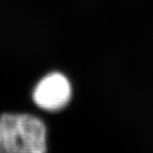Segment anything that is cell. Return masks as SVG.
Listing matches in <instances>:
<instances>
[{"mask_svg": "<svg viewBox=\"0 0 153 153\" xmlns=\"http://www.w3.org/2000/svg\"><path fill=\"white\" fill-rule=\"evenodd\" d=\"M45 122L30 114L5 113L0 116V153H47Z\"/></svg>", "mask_w": 153, "mask_h": 153, "instance_id": "cell-1", "label": "cell"}, {"mask_svg": "<svg viewBox=\"0 0 153 153\" xmlns=\"http://www.w3.org/2000/svg\"><path fill=\"white\" fill-rule=\"evenodd\" d=\"M72 88L69 80L59 72H53L39 81L33 91V101L41 110L59 112L69 104Z\"/></svg>", "mask_w": 153, "mask_h": 153, "instance_id": "cell-2", "label": "cell"}]
</instances>
